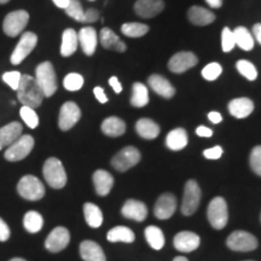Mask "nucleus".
Instances as JSON below:
<instances>
[{
	"mask_svg": "<svg viewBox=\"0 0 261 261\" xmlns=\"http://www.w3.org/2000/svg\"><path fill=\"white\" fill-rule=\"evenodd\" d=\"M201 189L195 180L187 181L184 188V196H182L181 213L185 217H190L198 210L201 202Z\"/></svg>",
	"mask_w": 261,
	"mask_h": 261,
	"instance_id": "7",
	"label": "nucleus"
},
{
	"mask_svg": "<svg viewBox=\"0 0 261 261\" xmlns=\"http://www.w3.org/2000/svg\"><path fill=\"white\" fill-rule=\"evenodd\" d=\"M42 225H44V219H42L40 213L35 211H29L25 213L23 218V226L28 232H39L42 228Z\"/></svg>",
	"mask_w": 261,
	"mask_h": 261,
	"instance_id": "36",
	"label": "nucleus"
},
{
	"mask_svg": "<svg viewBox=\"0 0 261 261\" xmlns=\"http://www.w3.org/2000/svg\"><path fill=\"white\" fill-rule=\"evenodd\" d=\"M107 238L109 242H123V243H132L135 241V232L126 226H116L112 228L107 234Z\"/></svg>",
	"mask_w": 261,
	"mask_h": 261,
	"instance_id": "32",
	"label": "nucleus"
},
{
	"mask_svg": "<svg viewBox=\"0 0 261 261\" xmlns=\"http://www.w3.org/2000/svg\"><path fill=\"white\" fill-rule=\"evenodd\" d=\"M93 93H94V96H96L97 100L99 103L104 104V103L108 102V97H107V94H106V92H104V90L102 89V87H99V86L94 87Z\"/></svg>",
	"mask_w": 261,
	"mask_h": 261,
	"instance_id": "49",
	"label": "nucleus"
},
{
	"mask_svg": "<svg viewBox=\"0 0 261 261\" xmlns=\"http://www.w3.org/2000/svg\"><path fill=\"white\" fill-rule=\"evenodd\" d=\"M84 215L85 220L89 226L97 228L103 224V213L100 211V208L94 203L87 202L84 204Z\"/></svg>",
	"mask_w": 261,
	"mask_h": 261,
	"instance_id": "31",
	"label": "nucleus"
},
{
	"mask_svg": "<svg viewBox=\"0 0 261 261\" xmlns=\"http://www.w3.org/2000/svg\"><path fill=\"white\" fill-rule=\"evenodd\" d=\"M205 3L213 9H219L223 5V0H205Z\"/></svg>",
	"mask_w": 261,
	"mask_h": 261,
	"instance_id": "54",
	"label": "nucleus"
},
{
	"mask_svg": "<svg viewBox=\"0 0 261 261\" xmlns=\"http://www.w3.org/2000/svg\"><path fill=\"white\" fill-rule=\"evenodd\" d=\"M253 33H254V37L257 40V42L261 45V23H256L253 27Z\"/></svg>",
	"mask_w": 261,
	"mask_h": 261,
	"instance_id": "53",
	"label": "nucleus"
},
{
	"mask_svg": "<svg viewBox=\"0 0 261 261\" xmlns=\"http://www.w3.org/2000/svg\"><path fill=\"white\" fill-rule=\"evenodd\" d=\"M64 10L65 14L69 16V17L74 18L77 22H83L85 11L79 0H70L69 4H68V6Z\"/></svg>",
	"mask_w": 261,
	"mask_h": 261,
	"instance_id": "40",
	"label": "nucleus"
},
{
	"mask_svg": "<svg viewBox=\"0 0 261 261\" xmlns=\"http://www.w3.org/2000/svg\"><path fill=\"white\" fill-rule=\"evenodd\" d=\"M63 86L65 90L71 91V92L79 91L84 86V77L77 73L68 74L63 80Z\"/></svg>",
	"mask_w": 261,
	"mask_h": 261,
	"instance_id": "39",
	"label": "nucleus"
},
{
	"mask_svg": "<svg viewBox=\"0 0 261 261\" xmlns=\"http://www.w3.org/2000/svg\"><path fill=\"white\" fill-rule=\"evenodd\" d=\"M109 84H110V86L113 87V90L115 91L116 93H120L122 91V85H121V83H120L119 81V79H117L116 76H112L109 79Z\"/></svg>",
	"mask_w": 261,
	"mask_h": 261,
	"instance_id": "51",
	"label": "nucleus"
},
{
	"mask_svg": "<svg viewBox=\"0 0 261 261\" xmlns=\"http://www.w3.org/2000/svg\"><path fill=\"white\" fill-rule=\"evenodd\" d=\"M137 133L144 139H155L160 135V126L150 119H140L136 123Z\"/></svg>",
	"mask_w": 261,
	"mask_h": 261,
	"instance_id": "30",
	"label": "nucleus"
},
{
	"mask_svg": "<svg viewBox=\"0 0 261 261\" xmlns=\"http://www.w3.org/2000/svg\"><path fill=\"white\" fill-rule=\"evenodd\" d=\"M29 14L24 10H17V11H12L6 15L3 22V29L8 37L15 38L21 34L28 24Z\"/></svg>",
	"mask_w": 261,
	"mask_h": 261,
	"instance_id": "9",
	"label": "nucleus"
},
{
	"mask_svg": "<svg viewBox=\"0 0 261 261\" xmlns=\"http://www.w3.org/2000/svg\"><path fill=\"white\" fill-rule=\"evenodd\" d=\"M236 45L244 51H250L254 47V38L246 27H237L233 31Z\"/></svg>",
	"mask_w": 261,
	"mask_h": 261,
	"instance_id": "34",
	"label": "nucleus"
},
{
	"mask_svg": "<svg viewBox=\"0 0 261 261\" xmlns=\"http://www.w3.org/2000/svg\"><path fill=\"white\" fill-rule=\"evenodd\" d=\"M227 247L233 252H252L259 246L256 237L247 231H234L227 237Z\"/></svg>",
	"mask_w": 261,
	"mask_h": 261,
	"instance_id": "8",
	"label": "nucleus"
},
{
	"mask_svg": "<svg viewBox=\"0 0 261 261\" xmlns=\"http://www.w3.org/2000/svg\"><path fill=\"white\" fill-rule=\"evenodd\" d=\"M80 255L84 261H107L102 247L93 241H84L80 244Z\"/></svg>",
	"mask_w": 261,
	"mask_h": 261,
	"instance_id": "22",
	"label": "nucleus"
},
{
	"mask_svg": "<svg viewBox=\"0 0 261 261\" xmlns=\"http://www.w3.org/2000/svg\"><path fill=\"white\" fill-rule=\"evenodd\" d=\"M149 103V91L148 87L142 83H135L132 87V97L130 104L135 108H143Z\"/></svg>",
	"mask_w": 261,
	"mask_h": 261,
	"instance_id": "33",
	"label": "nucleus"
},
{
	"mask_svg": "<svg viewBox=\"0 0 261 261\" xmlns=\"http://www.w3.org/2000/svg\"><path fill=\"white\" fill-rule=\"evenodd\" d=\"M79 45V38L77 33L74 29L68 28L63 32L62 35V45H61V55L63 57H69L77 50Z\"/></svg>",
	"mask_w": 261,
	"mask_h": 261,
	"instance_id": "28",
	"label": "nucleus"
},
{
	"mask_svg": "<svg viewBox=\"0 0 261 261\" xmlns=\"http://www.w3.org/2000/svg\"><path fill=\"white\" fill-rule=\"evenodd\" d=\"M19 114H21L22 120H23L29 128L34 129L39 125V117L33 108L23 106L21 108V110H19Z\"/></svg>",
	"mask_w": 261,
	"mask_h": 261,
	"instance_id": "41",
	"label": "nucleus"
},
{
	"mask_svg": "<svg viewBox=\"0 0 261 261\" xmlns=\"http://www.w3.org/2000/svg\"><path fill=\"white\" fill-rule=\"evenodd\" d=\"M54 2V4L57 6V8L60 9H65L68 6V4H69L70 0H52Z\"/></svg>",
	"mask_w": 261,
	"mask_h": 261,
	"instance_id": "55",
	"label": "nucleus"
},
{
	"mask_svg": "<svg viewBox=\"0 0 261 261\" xmlns=\"http://www.w3.org/2000/svg\"><path fill=\"white\" fill-rule=\"evenodd\" d=\"M249 163L253 172L261 177V145H257L252 150L249 158Z\"/></svg>",
	"mask_w": 261,
	"mask_h": 261,
	"instance_id": "44",
	"label": "nucleus"
},
{
	"mask_svg": "<svg viewBox=\"0 0 261 261\" xmlns=\"http://www.w3.org/2000/svg\"><path fill=\"white\" fill-rule=\"evenodd\" d=\"M100 44L107 50H114L116 52H125L126 44L114 33L110 28H102L99 33Z\"/></svg>",
	"mask_w": 261,
	"mask_h": 261,
	"instance_id": "24",
	"label": "nucleus"
},
{
	"mask_svg": "<svg viewBox=\"0 0 261 261\" xmlns=\"http://www.w3.org/2000/svg\"><path fill=\"white\" fill-rule=\"evenodd\" d=\"M200 242L201 240L198 234L191 232V231H181L175 234L173 244L179 252L191 253L200 247Z\"/></svg>",
	"mask_w": 261,
	"mask_h": 261,
	"instance_id": "16",
	"label": "nucleus"
},
{
	"mask_svg": "<svg viewBox=\"0 0 261 261\" xmlns=\"http://www.w3.org/2000/svg\"><path fill=\"white\" fill-rule=\"evenodd\" d=\"M10 0H0V4H6V3H9Z\"/></svg>",
	"mask_w": 261,
	"mask_h": 261,
	"instance_id": "58",
	"label": "nucleus"
},
{
	"mask_svg": "<svg viewBox=\"0 0 261 261\" xmlns=\"http://www.w3.org/2000/svg\"><path fill=\"white\" fill-rule=\"evenodd\" d=\"M10 227L4 220L0 218V242H5L10 238Z\"/></svg>",
	"mask_w": 261,
	"mask_h": 261,
	"instance_id": "48",
	"label": "nucleus"
},
{
	"mask_svg": "<svg viewBox=\"0 0 261 261\" xmlns=\"http://www.w3.org/2000/svg\"><path fill=\"white\" fill-rule=\"evenodd\" d=\"M81 117V110L76 103L67 102L61 108L58 117V127L62 130H69L76 125Z\"/></svg>",
	"mask_w": 261,
	"mask_h": 261,
	"instance_id": "13",
	"label": "nucleus"
},
{
	"mask_svg": "<svg viewBox=\"0 0 261 261\" xmlns=\"http://www.w3.org/2000/svg\"><path fill=\"white\" fill-rule=\"evenodd\" d=\"M196 135L200 136V137H207V138H210V137L213 136V130L205 126H198L197 128H196Z\"/></svg>",
	"mask_w": 261,
	"mask_h": 261,
	"instance_id": "50",
	"label": "nucleus"
},
{
	"mask_svg": "<svg viewBox=\"0 0 261 261\" xmlns=\"http://www.w3.org/2000/svg\"><path fill=\"white\" fill-rule=\"evenodd\" d=\"M17 97L23 106L35 109L41 106L45 96L34 76L22 75L21 83L17 89Z\"/></svg>",
	"mask_w": 261,
	"mask_h": 261,
	"instance_id": "1",
	"label": "nucleus"
},
{
	"mask_svg": "<svg viewBox=\"0 0 261 261\" xmlns=\"http://www.w3.org/2000/svg\"><path fill=\"white\" fill-rule=\"evenodd\" d=\"M121 213L127 219L143 221L145 220L146 215H148V208H146L145 203H143L142 201L128 200L123 204Z\"/></svg>",
	"mask_w": 261,
	"mask_h": 261,
	"instance_id": "18",
	"label": "nucleus"
},
{
	"mask_svg": "<svg viewBox=\"0 0 261 261\" xmlns=\"http://www.w3.org/2000/svg\"><path fill=\"white\" fill-rule=\"evenodd\" d=\"M42 174L52 189H62L67 184V173L62 162L56 158H50L45 161Z\"/></svg>",
	"mask_w": 261,
	"mask_h": 261,
	"instance_id": "3",
	"label": "nucleus"
},
{
	"mask_svg": "<svg viewBox=\"0 0 261 261\" xmlns=\"http://www.w3.org/2000/svg\"><path fill=\"white\" fill-rule=\"evenodd\" d=\"M148 85L151 87L154 92L160 94L163 98H167V99L175 94V89L173 87V85L166 77H163L162 75H150L148 79Z\"/></svg>",
	"mask_w": 261,
	"mask_h": 261,
	"instance_id": "21",
	"label": "nucleus"
},
{
	"mask_svg": "<svg viewBox=\"0 0 261 261\" xmlns=\"http://www.w3.org/2000/svg\"><path fill=\"white\" fill-rule=\"evenodd\" d=\"M254 103L247 97L234 98L228 103V112L236 119H246L253 113Z\"/></svg>",
	"mask_w": 261,
	"mask_h": 261,
	"instance_id": "20",
	"label": "nucleus"
},
{
	"mask_svg": "<svg viewBox=\"0 0 261 261\" xmlns=\"http://www.w3.org/2000/svg\"><path fill=\"white\" fill-rule=\"evenodd\" d=\"M248 261H250V260H248Z\"/></svg>",
	"mask_w": 261,
	"mask_h": 261,
	"instance_id": "60",
	"label": "nucleus"
},
{
	"mask_svg": "<svg viewBox=\"0 0 261 261\" xmlns=\"http://www.w3.org/2000/svg\"><path fill=\"white\" fill-rule=\"evenodd\" d=\"M21 77L22 74L19 71H8V73L3 75V81L8 84L12 90L17 91L19 83H21Z\"/></svg>",
	"mask_w": 261,
	"mask_h": 261,
	"instance_id": "45",
	"label": "nucleus"
},
{
	"mask_svg": "<svg viewBox=\"0 0 261 261\" xmlns=\"http://www.w3.org/2000/svg\"><path fill=\"white\" fill-rule=\"evenodd\" d=\"M223 148L219 145H215L213 148L207 149L203 151V156L208 160H218L223 156Z\"/></svg>",
	"mask_w": 261,
	"mask_h": 261,
	"instance_id": "46",
	"label": "nucleus"
},
{
	"mask_svg": "<svg viewBox=\"0 0 261 261\" xmlns=\"http://www.w3.org/2000/svg\"><path fill=\"white\" fill-rule=\"evenodd\" d=\"M177 210V198L171 192H166L162 194L156 201L154 214L155 217L160 220L169 219Z\"/></svg>",
	"mask_w": 261,
	"mask_h": 261,
	"instance_id": "15",
	"label": "nucleus"
},
{
	"mask_svg": "<svg viewBox=\"0 0 261 261\" xmlns=\"http://www.w3.org/2000/svg\"><path fill=\"white\" fill-rule=\"evenodd\" d=\"M23 127L19 122H11L0 128V150L10 146L22 136Z\"/></svg>",
	"mask_w": 261,
	"mask_h": 261,
	"instance_id": "23",
	"label": "nucleus"
},
{
	"mask_svg": "<svg viewBox=\"0 0 261 261\" xmlns=\"http://www.w3.org/2000/svg\"><path fill=\"white\" fill-rule=\"evenodd\" d=\"M150 31L148 24L139 23V22H129V23L122 24L121 32L123 35L128 38H140L145 35Z\"/></svg>",
	"mask_w": 261,
	"mask_h": 261,
	"instance_id": "37",
	"label": "nucleus"
},
{
	"mask_svg": "<svg viewBox=\"0 0 261 261\" xmlns=\"http://www.w3.org/2000/svg\"><path fill=\"white\" fill-rule=\"evenodd\" d=\"M165 9L163 0H137L135 11L139 17L152 18L161 14Z\"/></svg>",
	"mask_w": 261,
	"mask_h": 261,
	"instance_id": "17",
	"label": "nucleus"
},
{
	"mask_svg": "<svg viewBox=\"0 0 261 261\" xmlns=\"http://www.w3.org/2000/svg\"><path fill=\"white\" fill-rule=\"evenodd\" d=\"M93 184L97 195L107 196L112 191L114 185V178L109 172L104 169H98L93 173Z\"/></svg>",
	"mask_w": 261,
	"mask_h": 261,
	"instance_id": "26",
	"label": "nucleus"
},
{
	"mask_svg": "<svg viewBox=\"0 0 261 261\" xmlns=\"http://www.w3.org/2000/svg\"><path fill=\"white\" fill-rule=\"evenodd\" d=\"M236 68L242 76L246 77L249 81H254L256 80L257 77V70L252 62L246 61V60H241L236 63Z\"/></svg>",
	"mask_w": 261,
	"mask_h": 261,
	"instance_id": "38",
	"label": "nucleus"
},
{
	"mask_svg": "<svg viewBox=\"0 0 261 261\" xmlns=\"http://www.w3.org/2000/svg\"><path fill=\"white\" fill-rule=\"evenodd\" d=\"M188 18L195 25H208L215 21V15L211 10L202 6H191L188 11Z\"/></svg>",
	"mask_w": 261,
	"mask_h": 261,
	"instance_id": "25",
	"label": "nucleus"
},
{
	"mask_svg": "<svg viewBox=\"0 0 261 261\" xmlns=\"http://www.w3.org/2000/svg\"><path fill=\"white\" fill-rule=\"evenodd\" d=\"M17 191L24 200L39 201L44 197L45 187L37 177L28 174L18 181Z\"/></svg>",
	"mask_w": 261,
	"mask_h": 261,
	"instance_id": "4",
	"label": "nucleus"
},
{
	"mask_svg": "<svg viewBox=\"0 0 261 261\" xmlns=\"http://www.w3.org/2000/svg\"><path fill=\"white\" fill-rule=\"evenodd\" d=\"M234 45H236V41H234L233 32L230 28L225 27L221 32V48L224 52H230L232 51Z\"/></svg>",
	"mask_w": 261,
	"mask_h": 261,
	"instance_id": "43",
	"label": "nucleus"
},
{
	"mask_svg": "<svg viewBox=\"0 0 261 261\" xmlns=\"http://www.w3.org/2000/svg\"><path fill=\"white\" fill-rule=\"evenodd\" d=\"M10 261H25V260L22 259V257H14V259H11Z\"/></svg>",
	"mask_w": 261,
	"mask_h": 261,
	"instance_id": "57",
	"label": "nucleus"
},
{
	"mask_svg": "<svg viewBox=\"0 0 261 261\" xmlns=\"http://www.w3.org/2000/svg\"><path fill=\"white\" fill-rule=\"evenodd\" d=\"M102 132L108 137H120L126 132V123L116 116H110L102 123Z\"/></svg>",
	"mask_w": 261,
	"mask_h": 261,
	"instance_id": "29",
	"label": "nucleus"
},
{
	"mask_svg": "<svg viewBox=\"0 0 261 261\" xmlns=\"http://www.w3.org/2000/svg\"><path fill=\"white\" fill-rule=\"evenodd\" d=\"M91 2H93V0H91Z\"/></svg>",
	"mask_w": 261,
	"mask_h": 261,
	"instance_id": "59",
	"label": "nucleus"
},
{
	"mask_svg": "<svg viewBox=\"0 0 261 261\" xmlns=\"http://www.w3.org/2000/svg\"><path fill=\"white\" fill-rule=\"evenodd\" d=\"M79 38V44L81 48H83L84 54L87 56H92L96 52L97 44H98V37L96 29L92 27H84L77 34Z\"/></svg>",
	"mask_w": 261,
	"mask_h": 261,
	"instance_id": "19",
	"label": "nucleus"
},
{
	"mask_svg": "<svg viewBox=\"0 0 261 261\" xmlns=\"http://www.w3.org/2000/svg\"><path fill=\"white\" fill-rule=\"evenodd\" d=\"M140 161V152L135 146H126L120 150L112 159V166L117 172H126L138 165Z\"/></svg>",
	"mask_w": 261,
	"mask_h": 261,
	"instance_id": "10",
	"label": "nucleus"
},
{
	"mask_svg": "<svg viewBox=\"0 0 261 261\" xmlns=\"http://www.w3.org/2000/svg\"><path fill=\"white\" fill-rule=\"evenodd\" d=\"M173 261H189V260L184 256H177V257H174V260H173Z\"/></svg>",
	"mask_w": 261,
	"mask_h": 261,
	"instance_id": "56",
	"label": "nucleus"
},
{
	"mask_svg": "<svg viewBox=\"0 0 261 261\" xmlns=\"http://www.w3.org/2000/svg\"><path fill=\"white\" fill-rule=\"evenodd\" d=\"M188 132L184 128H175L171 130L166 137V145L173 151H179L188 145Z\"/></svg>",
	"mask_w": 261,
	"mask_h": 261,
	"instance_id": "27",
	"label": "nucleus"
},
{
	"mask_svg": "<svg viewBox=\"0 0 261 261\" xmlns=\"http://www.w3.org/2000/svg\"><path fill=\"white\" fill-rule=\"evenodd\" d=\"M38 37L37 34L32 32H25L22 34L21 39H19L17 46L15 47L14 52L11 55V63L14 65H18L22 63L25 57L28 56L31 52L34 50V47L37 46Z\"/></svg>",
	"mask_w": 261,
	"mask_h": 261,
	"instance_id": "11",
	"label": "nucleus"
},
{
	"mask_svg": "<svg viewBox=\"0 0 261 261\" xmlns=\"http://www.w3.org/2000/svg\"><path fill=\"white\" fill-rule=\"evenodd\" d=\"M208 220L215 230H221L228 221L227 203L223 197H215L211 201L207 211Z\"/></svg>",
	"mask_w": 261,
	"mask_h": 261,
	"instance_id": "5",
	"label": "nucleus"
},
{
	"mask_svg": "<svg viewBox=\"0 0 261 261\" xmlns=\"http://www.w3.org/2000/svg\"><path fill=\"white\" fill-rule=\"evenodd\" d=\"M198 63V58L195 54L189 51H181L178 54L173 55L168 62V69L172 73L181 74L184 71L191 69Z\"/></svg>",
	"mask_w": 261,
	"mask_h": 261,
	"instance_id": "12",
	"label": "nucleus"
},
{
	"mask_svg": "<svg viewBox=\"0 0 261 261\" xmlns=\"http://www.w3.org/2000/svg\"><path fill=\"white\" fill-rule=\"evenodd\" d=\"M208 119H210V121L213 123H219L223 121V116H221L220 114L217 112H211L210 114H208Z\"/></svg>",
	"mask_w": 261,
	"mask_h": 261,
	"instance_id": "52",
	"label": "nucleus"
},
{
	"mask_svg": "<svg viewBox=\"0 0 261 261\" xmlns=\"http://www.w3.org/2000/svg\"><path fill=\"white\" fill-rule=\"evenodd\" d=\"M34 148V138L29 135H22L16 142L8 146L5 159L10 162H17L27 158Z\"/></svg>",
	"mask_w": 261,
	"mask_h": 261,
	"instance_id": "6",
	"label": "nucleus"
},
{
	"mask_svg": "<svg viewBox=\"0 0 261 261\" xmlns=\"http://www.w3.org/2000/svg\"><path fill=\"white\" fill-rule=\"evenodd\" d=\"M99 18V12L94 9H89L87 11H85L83 23H94Z\"/></svg>",
	"mask_w": 261,
	"mask_h": 261,
	"instance_id": "47",
	"label": "nucleus"
},
{
	"mask_svg": "<svg viewBox=\"0 0 261 261\" xmlns=\"http://www.w3.org/2000/svg\"><path fill=\"white\" fill-rule=\"evenodd\" d=\"M221 73H223V68H221L219 63H215V62L205 65L203 69H202V76H203V79L208 81L217 80L221 75Z\"/></svg>",
	"mask_w": 261,
	"mask_h": 261,
	"instance_id": "42",
	"label": "nucleus"
},
{
	"mask_svg": "<svg viewBox=\"0 0 261 261\" xmlns=\"http://www.w3.org/2000/svg\"><path fill=\"white\" fill-rule=\"evenodd\" d=\"M70 242V233L67 228L58 226L51 231L46 241H45V248L51 253H58L67 248Z\"/></svg>",
	"mask_w": 261,
	"mask_h": 261,
	"instance_id": "14",
	"label": "nucleus"
},
{
	"mask_svg": "<svg viewBox=\"0 0 261 261\" xmlns=\"http://www.w3.org/2000/svg\"><path fill=\"white\" fill-rule=\"evenodd\" d=\"M145 238L148 241L149 246L155 250L162 249L165 246V234L162 230L158 226H148L145 228Z\"/></svg>",
	"mask_w": 261,
	"mask_h": 261,
	"instance_id": "35",
	"label": "nucleus"
},
{
	"mask_svg": "<svg viewBox=\"0 0 261 261\" xmlns=\"http://www.w3.org/2000/svg\"><path fill=\"white\" fill-rule=\"evenodd\" d=\"M35 80L44 92L45 97L54 96L57 91L56 71L50 62H42L35 70Z\"/></svg>",
	"mask_w": 261,
	"mask_h": 261,
	"instance_id": "2",
	"label": "nucleus"
}]
</instances>
